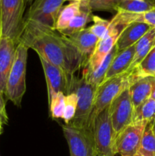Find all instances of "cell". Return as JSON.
Returning a JSON list of instances; mask_svg holds the SVG:
<instances>
[{
    "label": "cell",
    "instance_id": "cell-1",
    "mask_svg": "<svg viewBox=\"0 0 155 156\" xmlns=\"http://www.w3.org/2000/svg\"><path fill=\"white\" fill-rule=\"evenodd\" d=\"M19 43L30 48L53 65L62 69L72 77L84 62L81 55L65 36L56 30L33 21H24Z\"/></svg>",
    "mask_w": 155,
    "mask_h": 156
},
{
    "label": "cell",
    "instance_id": "cell-27",
    "mask_svg": "<svg viewBox=\"0 0 155 156\" xmlns=\"http://www.w3.org/2000/svg\"><path fill=\"white\" fill-rule=\"evenodd\" d=\"M77 96L74 92H71L65 95V108H64V114L62 117L65 124H69L70 122L74 118L77 110Z\"/></svg>",
    "mask_w": 155,
    "mask_h": 156
},
{
    "label": "cell",
    "instance_id": "cell-25",
    "mask_svg": "<svg viewBox=\"0 0 155 156\" xmlns=\"http://www.w3.org/2000/svg\"><path fill=\"white\" fill-rule=\"evenodd\" d=\"M134 69H135L140 78L145 76L155 77V46L141 63Z\"/></svg>",
    "mask_w": 155,
    "mask_h": 156
},
{
    "label": "cell",
    "instance_id": "cell-14",
    "mask_svg": "<svg viewBox=\"0 0 155 156\" xmlns=\"http://www.w3.org/2000/svg\"><path fill=\"white\" fill-rule=\"evenodd\" d=\"M17 45L10 38L0 40V93L5 95L8 77L14 62Z\"/></svg>",
    "mask_w": 155,
    "mask_h": 156
},
{
    "label": "cell",
    "instance_id": "cell-38",
    "mask_svg": "<svg viewBox=\"0 0 155 156\" xmlns=\"http://www.w3.org/2000/svg\"><path fill=\"white\" fill-rule=\"evenodd\" d=\"M136 156H142L141 155H140V154H138V155H137Z\"/></svg>",
    "mask_w": 155,
    "mask_h": 156
},
{
    "label": "cell",
    "instance_id": "cell-10",
    "mask_svg": "<svg viewBox=\"0 0 155 156\" xmlns=\"http://www.w3.org/2000/svg\"><path fill=\"white\" fill-rule=\"evenodd\" d=\"M133 103L129 88L117 96L109 105V113L112 126L117 134L132 123Z\"/></svg>",
    "mask_w": 155,
    "mask_h": 156
},
{
    "label": "cell",
    "instance_id": "cell-20",
    "mask_svg": "<svg viewBox=\"0 0 155 156\" xmlns=\"http://www.w3.org/2000/svg\"><path fill=\"white\" fill-rule=\"evenodd\" d=\"M118 49H117L116 45L114 46L111 51L109 52V54L106 56L100 66L94 72L90 73V74H83V76L93 85L96 86H100L103 82L105 79V76L106 74L108 69L110 66L111 62H112L113 59L115 58V55L118 53Z\"/></svg>",
    "mask_w": 155,
    "mask_h": 156
},
{
    "label": "cell",
    "instance_id": "cell-24",
    "mask_svg": "<svg viewBox=\"0 0 155 156\" xmlns=\"http://www.w3.org/2000/svg\"><path fill=\"white\" fill-rule=\"evenodd\" d=\"M138 154L142 156H155V136L150 123L145 128Z\"/></svg>",
    "mask_w": 155,
    "mask_h": 156
},
{
    "label": "cell",
    "instance_id": "cell-35",
    "mask_svg": "<svg viewBox=\"0 0 155 156\" xmlns=\"http://www.w3.org/2000/svg\"><path fill=\"white\" fill-rule=\"evenodd\" d=\"M24 1H25V2H26V4H31L32 2H33V1H34V0H24Z\"/></svg>",
    "mask_w": 155,
    "mask_h": 156
},
{
    "label": "cell",
    "instance_id": "cell-31",
    "mask_svg": "<svg viewBox=\"0 0 155 156\" xmlns=\"http://www.w3.org/2000/svg\"><path fill=\"white\" fill-rule=\"evenodd\" d=\"M3 96L4 95L0 93V123L4 126L9 123V117L5 108V101Z\"/></svg>",
    "mask_w": 155,
    "mask_h": 156
},
{
    "label": "cell",
    "instance_id": "cell-4",
    "mask_svg": "<svg viewBox=\"0 0 155 156\" xmlns=\"http://www.w3.org/2000/svg\"><path fill=\"white\" fill-rule=\"evenodd\" d=\"M28 48L18 43L13 65L6 83L5 96L16 106H20L26 91V69Z\"/></svg>",
    "mask_w": 155,
    "mask_h": 156
},
{
    "label": "cell",
    "instance_id": "cell-6",
    "mask_svg": "<svg viewBox=\"0 0 155 156\" xmlns=\"http://www.w3.org/2000/svg\"><path fill=\"white\" fill-rule=\"evenodd\" d=\"M24 0H0L2 37L19 43L24 25Z\"/></svg>",
    "mask_w": 155,
    "mask_h": 156
},
{
    "label": "cell",
    "instance_id": "cell-15",
    "mask_svg": "<svg viewBox=\"0 0 155 156\" xmlns=\"http://www.w3.org/2000/svg\"><path fill=\"white\" fill-rule=\"evenodd\" d=\"M152 27L150 24L138 21L129 24L119 35L115 44L118 51H122L135 45Z\"/></svg>",
    "mask_w": 155,
    "mask_h": 156
},
{
    "label": "cell",
    "instance_id": "cell-22",
    "mask_svg": "<svg viewBox=\"0 0 155 156\" xmlns=\"http://www.w3.org/2000/svg\"><path fill=\"white\" fill-rule=\"evenodd\" d=\"M80 6L81 2H70L67 5L62 6L57 18L55 30L60 33L67 28L73 18L78 12Z\"/></svg>",
    "mask_w": 155,
    "mask_h": 156
},
{
    "label": "cell",
    "instance_id": "cell-23",
    "mask_svg": "<svg viewBox=\"0 0 155 156\" xmlns=\"http://www.w3.org/2000/svg\"><path fill=\"white\" fill-rule=\"evenodd\" d=\"M155 118V100L148 98L135 108L132 123H149Z\"/></svg>",
    "mask_w": 155,
    "mask_h": 156
},
{
    "label": "cell",
    "instance_id": "cell-12",
    "mask_svg": "<svg viewBox=\"0 0 155 156\" xmlns=\"http://www.w3.org/2000/svg\"><path fill=\"white\" fill-rule=\"evenodd\" d=\"M121 31V29L112 24L110 21V25L107 32L100 40L94 53L90 57L83 74H90L95 71L100 66L103 59L109 54L112 47L115 45L118 37Z\"/></svg>",
    "mask_w": 155,
    "mask_h": 156
},
{
    "label": "cell",
    "instance_id": "cell-16",
    "mask_svg": "<svg viewBox=\"0 0 155 156\" xmlns=\"http://www.w3.org/2000/svg\"><path fill=\"white\" fill-rule=\"evenodd\" d=\"M154 82L155 77L145 76L138 79L129 87V93L134 108H137L146 100L150 98Z\"/></svg>",
    "mask_w": 155,
    "mask_h": 156
},
{
    "label": "cell",
    "instance_id": "cell-8",
    "mask_svg": "<svg viewBox=\"0 0 155 156\" xmlns=\"http://www.w3.org/2000/svg\"><path fill=\"white\" fill-rule=\"evenodd\" d=\"M148 123H132L119 133L115 139V152L121 156H136L144 132Z\"/></svg>",
    "mask_w": 155,
    "mask_h": 156
},
{
    "label": "cell",
    "instance_id": "cell-21",
    "mask_svg": "<svg viewBox=\"0 0 155 156\" xmlns=\"http://www.w3.org/2000/svg\"><path fill=\"white\" fill-rule=\"evenodd\" d=\"M155 9V0H121L117 12L143 14Z\"/></svg>",
    "mask_w": 155,
    "mask_h": 156
},
{
    "label": "cell",
    "instance_id": "cell-26",
    "mask_svg": "<svg viewBox=\"0 0 155 156\" xmlns=\"http://www.w3.org/2000/svg\"><path fill=\"white\" fill-rule=\"evenodd\" d=\"M65 94L59 92L52 97L49 101L50 115L53 119H59L63 117L64 108H65Z\"/></svg>",
    "mask_w": 155,
    "mask_h": 156
},
{
    "label": "cell",
    "instance_id": "cell-36",
    "mask_svg": "<svg viewBox=\"0 0 155 156\" xmlns=\"http://www.w3.org/2000/svg\"><path fill=\"white\" fill-rule=\"evenodd\" d=\"M3 133V126L0 123V136L2 135V133Z\"/></svg>",
    "mask_w": 155,
    "mask_h": 156
},
{
    "label": "cell",
    "instance_id": "cell-34",
    "mask_svg": "<svg viewBox=\"0 0 155 156\" xmlns=\"http://www.w3.org/2000/svg\"><path fill=\"white\" fill-rule=\"evenodd\" d=\"M2 37V22H1V16H0V40Z\"/></svg>",
    "mask_w": 155,
    "mask_h": 156
},
{
    "label": "cell",
    "instance_id": "cell-3",
    "mask_svg": "<svg viewBox=\"0 0 155 156\" xmlns=\"http://www.w3.org/2000/svg\"><path fill=\"white\" fill-rule=\"evenodd\" d=\"M140 79L135 69L126 71L104 81L97 88L94 98V110L91 118V129L96 116L122 91L128 89L136 80ZM92 133V132H91Z\"/></svg>",
    "mask_w": 155,
    "mask_h": 156
},
{
    "label": "cell",
    "instance_id": "cell-9",
    "mask_svg": "<svg viewBox=\"0 0 155 156\" xmlns=\"http://www.w3.org/2000/svg\"><path fill=\"white\" fill-rule=\"evenodd\" d=\"M62 130L68 143L70 156H97L93 136L90 133L69 124L63 125Z\"/></svg>",
    "mask_w": 155,
    "mask_h": 156
},
{
    "label": "cell",
    "instance_id": "cell-13",
    "mask_svg": "<svg viewBox=\"0 0 155 156\" xmlns=\"http://www.w3.org/2000/svg\"><path fill=\"white\" fill-rule=\"evenodd\" d=\"M65 37L81 55L84 62V66H86L90 57L98 45L100 39L90 30L89 27Z\"/></svg>",
    "mask_w": 155,
    "mask_h": 156
},
{
    "label": "cell",
    "instance_id": "cell-2",
    "mask_svg": "<svg viewBox=\"0 0 155 156\" xmlns=\"http://www.w3.org/2000/svg\"><path fill=\"white\" fill-rule=\"evenodd\" d=\"M97 88L98 87L88 82L84 76L80 79L73 76L71 79V92H74L77 96L78 105L75 115L69 125L87 131L91 135V118Z\"/></svg>",
    "mask_w": 155,
    "mask_h": 156
},
{
    "label": "cell",
    "instance_id": "cell-29",
    "mask_svg": "<svg viewBox=\"0 0 155 156\" xmlns=\"http://www.w3.org/2000/svg\"><path fill=\"white\" fill-rule=\"evenodd\" d=\"M92 21L94 22V24L89 27L90 30L100 41L107 32L109 25H110V21L103 19L97 15H94Z\"/></svg>",
    "mask_w": 155,
    "mask_h": 156
},
{
    "label": "cell",
    "instance_id": "cell-28",
    "mask_svg": "<svg viewBox=\"0 0 155 156\" xmlns=\"http://www.w3.org/2000/svg\"><path fill=\"white\" fill-rule=\"evenodd\" d=\"M91 9L93 11L117 12L121 0H88Z\"/></svg>",
    "mask_w": 155,
    "mask_h": 156
},
{
    "label": "cell",
    "instance_id": "cell-7",
    "mask_svg": "<svg viewBox=\"0 0 155 156\" xmlns=\"http://www.w3.org/2000/svg\"><path fill=\"white\" fill-rule=\"evenodd\" d=\"M64 2L65 0H34L24 15V21H35L55 30Z\"/></svg>",
    "mask_w": 155,
    "mask_h": 156
},
{
    "label": "cell",
    "instance_id": "cell-17",
    "mask_svg": "<svg viewBox=\"0 0 155 156\" xmlns=\"http://www.w3.org/2000/svg\"><path fill=\"white\" fill-rule=\"evenodd\" d=\"M135 54V44L126 50L118 52L106 72L104 81L127 71L132 64Z\"/></svg>",
    "mask_w": 155,
    "mask_h": 156
},
{
    "label": "cell",
    "instance_id": "cell-18",
    "mask_svg": "<svg viewBox=\"0 0 155 156\" xmlns=\"http://www.w3.org/2000/svg\"><path fill=\"white\" fill-rule=\"evenodd\" d=\"M93 16L94 15L92 14V10L88 5V0L81 2V6L78 12L71 20L68 27L61 31L60 34L63 36L68 37L80 30H84L86 28L85 27L86 24L90 21H92Z\"/></svg>",
    "mask_w": 155,
    "mask_h": 156
},
{
    "label": "cell",
    "instance_id": "cell-19",
    "mask_svg": "<svg viewBox=\"0 0 155 156\" xmlns=\"http://www.w3.org/2000/svg\"><path fill=\"white\" fill-rule=\"evenodd\" d=\"M155 46V27H153L144 36L135 44V54L129 68L132 70L136 68Z\"/></svg>",
    "mask_w": 155,
    "mask_h": 156
},
{
    "label": "cell",
    "instance_id": "cell-32",
    "mask_svg": "<svg viewBox=\"0 0 155 156\" xmlns=\"http://www.w3.org/2000/svg\"><path fill=\"white\" fill-rule=\"evenodd\" d=\"M150 123H151V129H152V131H153V133L154 134V136H155V118L153 119V121L150 122Z\"/></svg>",
    "mask_w": 155,
    "mask_h": 156
},
{
    "label": "cell",
    "instance_id": "cell-39",
    "mask_svg": "<svg viewBox=\"0 0 155 156\" xmlns=\"http://www.w3.org/2000/svg\"><path fill=\"white\" fill-rule=\"evenodd\" d=\"M0 156H1V155H0Z\"/></svg>",
    "mask_w": 155,
    "mask_h": 156
},
{
    "label": "cell",
    "instance_id": "cell-5",
    "mask_svg": "<svg viewBox=\"0 0 155 156\" xmlns=\"http://www.w3.org/2000/svg\"><path fill=\"white\" fill-rule=\"evenodd\" d=\"M91 132L97 156L116 155L115 144L117 133L111 120L109 105L96 116L92 123Z\"/></svg>",
    "mask_w": 155,
    "mask_h": 156
},
{
    "label": "cell",
    "instance_id": "cell-30",
    "mask_svg": "<svg viewBox=\"0 0 155 156\" xmlns=\"http://www.w3.org/2000/svg\"><path fill=\"white\" fill-rule=\"evenodd\" d=\"M133 22H144L155 27V9L143 14H132Z\"/></svg>",
    "mask_w": 155,
    "mask_h": 156
},
{
    "label": "cell",
    "instance_id": "cell-33",
    "mask_svg": "<svg viewBox=\"0 0 155 156\" xmlns=\"http://www.w3.org/2000/svg\"><path fill=\"white\" fill-rule=\"evenodd\" d=\"M150 98L155 100V82H154V85H153V90H152V93H151V95H150Z\"/></svg>",
    "mask_w": 155,
    "mask_h": 156
},
{
    "label": "cell",
    "instance_id": "cell-37",
    "mask_svg": "<svg viewBox=\"0 0 155 156\" xmlns=\"http://www.w3.org/2000/svg\"><path fill=\"white\" fill-rule=\"evenodd\" d=\"M82 2V1H87V0H65V2Z\"/></svg>",
    "mask_w": 155,
    "mask_h": 156
},
{
    "label": "cell",
    "instance_id": "cell-11",
    "mask_svg": "<svg viewBox=\"0 0 155 156\" xmlns=\"http://www.w3.org/2000/svg\"><path fill=\"white\" fill-rule=\"evenodd\" d=\"M39 57L46 81L49 101L54 94L59 92H62L65 95L69 94L73 76L71 77L59 67L53 65L41 56Z\"/></svg>",
    "mask_w": 155,
    "mask_h": 156
}]
</instances>
